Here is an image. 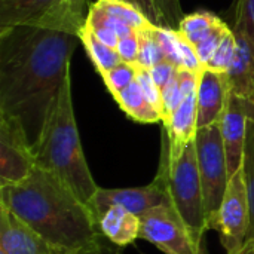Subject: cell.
Masks as SVG:
<instances>
[{
    "mask_svg": "<svg viewBox=\"0 0 254 254\" xmlns=\"http://www.w3.org/2000/svg\"><path fill=\"white\" fill-rule=\"evenodd\" d=\"M79 36L33 25L0 28V115L15 118L31 146L71 70Z\"/></svg>",
    "mask_w": 254,
    "mask_h": 254,
    "instance_id": "obj_1",
    "label": "cell"
},
{
    "mask_svg": "<svg viewBox=\"0 0 254 254\" xmlns=\"http://www.w3.org/2000/svg\"><path fill=\"white\" fill-rule=\"evenodd\" d=\"M0 204L34 229L55 254H79L101 235L88 205L37 165L21 183L0 186Z\"/></svg>",
    "mask_w": 254,
    "mask_h": 254,
    "instance_id": "obj_2",
    "label": "cell"
},
{
    "mask_svg": "<svg viewBox=\"0 0 254 254\" xmlns=\"http://www.w3.org/2000/svg\"><path fill=\"white\" fill-rule=\"evenodd\" d=\"M36 165L64 182L86 205L100 188L88 167L80 143L71 97V70L48 113L33 146Z\"/></svg>",
    "mask_w": 254,
    "mask_h": 254,
    "instance_id": "obj_3",
    "label": "cell"
},
{
    "mask_svg": "<svg viewBox=\"0 0 254 254\" xmlns=\"http://www.w3.org/2000/svg\"><path fill=\"white\" fill-rule=\"evenodd\" d=\"M158 174L165 180L170 205L182 217L196 244L204 246V237L208 231V225L195 141L190 143L177 159L171 161L168 156V138L162 129Z\"/></svg>",
    "mask_w": 254,
    "mask_h": 254,
    "instance_id": "obj_4",
    "label": "cell"
},
{
    "mask_svg": "<svg viewBox=\"0 0 254 254\" xmlns=\"http://www.w3.org/2000/svg\"><path fill=\"white\" fill-rule=\"evenodd\" d=\"M88 0H0V28L33 25L79 36Z\"/></svg>",
    "mask_w": 254,
    "mask_h": 254,
    "instance_id": "obj_5",
    "label": "cell"
},
{
    "mask_svg": "<svg viewBox=\"0 0 254 254\" xmlns=\"http://www.w3.org/2000/svg\"><path fill=\"white\" fill-rule=\"evenodd\" d=\"M195 149L210 231L231 180L220 124L199 128L195 137Z\"/></svg>",
    "mask_w": 254,
    "mask_h": 254,
    "instance_id": "obj_6",
    "label": "cell"
},
{
    "mask_svg": "<svg viewBox=\"0 0 254 254\" xmlns=\"http://www.w3.org/2000/svg\"><path fill=\"white\" fill-rule=\"evenodd\" d=\"M140 238L165 254H207L205 246L196 244L190 231L170 205H158L140 216Z\"/></svg>",
    "mask_w": 254,
    "mask_h": 254,
    "instance_id": "obj_7",
    "label": "cell"
},
{
    "mask_svg": "<svg viewBox=\"0 0 254 254\" xmlns=\"http://www.w3.org/2000/svg\"><path fill=\"white\" fill-rule=\"evenodd\" d=\"M249 198L244 168L232 174L219 213L210 231H216L226 254H237L247 241L249 232Z\"/></svg>",
    "mask_w": 254,
    "mask_h": 254,
    "instance_id": "obj_8",
    "label": "cell"
},
{
    "mask_svg": "<svg viewBox=\"0 0 254 254\" xmlns=\"http://www.w3.org/2000/svg\"><path fill=\"white\" fill-rule=\"evenodd\" d=\"M36 167L33 146L21 124L7 115H0V186L25 180Z\"/></svg>",
    "mask_w": 254,
    "mask_h": 254,
    "instance_id": "obj_9",
    "label": "cell"
},
{
    "mask_svg": "<svg viewBox=\"0 0 254 254\" xmlns=\"http://www.w3.org/2000/svg\"><path fill=\"white\" fill-rule=\"evenodd\" d=\"M170 204L165 180L162 176L156 174L152 183L140 188H119V189H104L98 188L91 201L88 202V208L91 210L97 225L101 214L110 207L119 205L127 208L128 211L141 216L150 208L158 205Z\"/></svg>",
    "mask_w": 254,
    "mask_h": 254,
    "instance_id": "obj_10",
    "label": "cell"
},
{
    "mask_svg": "<svg viewBox=\"0 0 254 254\" xmlns=\"http://www.w3.org/2000/svg\"><path fill=\"white\" fill-rule=\"evenodd\" d=\"M235 55L228 70L232 94L254 103V30L243 10H237L234 27Z\"/></svg>",
    "mask_w": 254,
    "mask_h": 254,
    "instance_id": "obj_11",
    "label": "cell"
},
{
    "mask_svg": "<svg viewBox=\"0 0 254 254\" xmlns=\"http://www.w3.org/2000/svg\"><path fill=\"white\" fill-rule=\"evenodd\" d=\"M252 118H254V103L231 92L226 110L220 121V131L231 177L243 167L247 127Z\"/></svg>",
    "mask_w": 254,
    "mask_h": 254,
    "instance_id": "obj_12",
    "label": "cell"
},
{
    "mask_svg": "<svg viewBox=\"0 0 254 254\" xmlns=\"http://www.w3.org/2000/svg\"><path fill=\"white\" fill-rule=\"evenodd\" d=\"M229 82L226 73L204 68L199 74L196 91L198 129L220 124L229 100Z\"/></svg>",
    "mask_w": 254,
    "mask_h": 254,
    "instance_id": "obj_13",
    "label": "cell"
},
{
    "mask_svg": "<svg viewBox=\"0 0 254 254\" xmlns=\"http://www.w3.org/2000/svg\"><path fill=\"white\" fill-rule=\"evenodd\" d=\"M0 252L4 254H55L52 247L34 229L1 204Z\"/></svg>",
    "mask_w": 254,
    "mask_h": 254,
    "instance_id": "obj_14",
    "label": "cell"
},
{
    "mask_svg": "<svg viewBox=\"0 0 254 254\" xmlns=\"http://www.w3.org/2000/svg\"><path fill=\"white\" fill-rule=\"evenodd\" d=\"M162 129L168 138V156L170 159H177L182 152L195 141L198 131V107H196V92L185 98V101L177 107V110L170 116L167 122L162 124Z\"/></svg>",
    "mask_w": 254,
    "mask_h": 254,
    "instance_id": "obj_15",
    "label": "cell"
},
{
    "mask_svg": "<svg viewBox=\"0 0 254 254\" xmlns=\"http://www.w3.org/2000/svg\"><path fill=\"white\" fill-rule=\"evenodd\" d=\"M98 229L110 243L122 249L134 244L140 238L141 220L140 216L124 207L115 205L101 214L98 219Z\"/></svg>",
    "mask_w": 254,
    "mask_h": 254,
    "instance_id": "obj_16",
    "label": "cell"
},
{
    "mask_svg": "<svg viewBox=\"0 0 254 254\" xmlns=\"http://www.w3.org/2000/svg\"><path fill=\"white\" fill-rule=\"evenodd\" d=\"M125 115L140 124H156L162 122V115L150 104L144 95L140 83L135 80L116 97H113Z\"/></svg>",
    "mask_w": 254,
    "mask_h": 254,
    "instance_id": "obj_17",
    "label": "cell"
},
{
    "mask_svg": "<svg viewBox=\"0 0 254 254\" xmlns=\"http://www.w3.org/2000/svg\"><path fill=\"white\" fill-rule=\"evenodd\" d=\"M79 40L83 43L94 67L97 68V71L103 76L107 71H110L112 68H115L116 65H119L122 63L119 54L116 49L104 45L103 42H100L94 33L85 25L80 33H79Z\"/></svg>",
    "mask_w": 254,
    "mask_h": 254,
    "instance_id": "obj_18",
    "label": "cell"
},
{
    "mask_svg": "<svg viewBox=\"0 0 254 254\" xmlns=\"http://www.w3.org/2000/svg\"><path fill=\"white\" fill-rule=\"evenodd\" d=\"M223 21L210 12H198L192 15H186L179 27V33L192 45L196 46L202 39H205L210 33H213L217 27H220Z\"/></svg>",
    "mask_w": 254,
    "mask_h": 254,
    "instance_id": "obj_19",
    "label": "cell"
},
{
    "mask_svg": "<svg viewBox=\"0 0 254 254\" xmlns=\"http://www.w3.org/2000/svg\"><path fill=\"white\" fill-rule=\"evenodd\" d=\"M243 168L246 176L247 198H249V232L247 240H254V118L249 121L247 127V140L244 149Z\"/></svg>",
    "mask_w": 254,
    "mask_h": 254,
    "instance_id": "obj_20",
    "label": "cell"
},
{
    "mask_svg": "<svg viewBox=\"0 0 254 254\" xmlns=\"http://www.w3.org/2000/svg\"><path fill=\"white\" fill-rule=\"evenodd\" d=\"M97 3L112 16L118 18L124 24L129 25L134 30H143L149 25H153L135 6L119 1V0H97Z\"/></svg>",
    "mask_w": 254,
    "mask_h": 254,
    "instance_id": "obj_21",
    "label": "cell"
},
{
    "mask_svg": "<svg viewBox=\"0 0 254 254\" xmlns=\"http://www.w3.org/2000/svg\"><path fill=\"white\" fill-rule=\"evenodd\" d=\"M155 27L156 25H149L143 30H138L140 52H138L137 65L144 70H150L156 64L167 61L164 57V52L159 46V42L155 36Z\"/></svg>",
    "mask_w": 254,
    "mask_h": 254,
    "instance_id": "obj_22",
    "label": "cell"
},
{
    "mask_svg": "<svg viewBox=\"0 0 254 254\" xmlns=\"http://www.w3.org/2000/svg\"><path fill=\"white\" fill-rule=\"evenodd\" d=\"M140 67L137 64H129V63H121L106 74H103V80L106 88L110 91L113 97H116L119 92H122L125 88H128L132 82L137 80Z\"/></svg>",
    "mask_w": 254,
    "mask_h": 254,
    "instance_id": "obj_23",
    "label": "cell"
},
{
    "mask_svg": "<svg viewBox=\"0 0 254 254\" xmlns=\"http://www.w3.org/2000/svg\"><path fill=\"white\" fill-rule=\"evenodd\" d=\"M155 36L159 42L165 60L173 63L177 68H183L182 51H180V33L177 30H171L165 27H155Z\"/></svg>",
    "mask_w": 254,
    "mask_h": 254,
    "instance_id": "obj_24",
    "label": "cell"
},
{
    "mask_svg": "<svg viewBox=\"0 0 254 254\" xmlns=\"http://www.w3.org/2000/svg\"><path fill=\"white\" fill-rule=\"evenodd\" d=\"M234 55H235V36H234V31L231 30L225 36L220 46L217 48V51L214 52V55L211 57V60L204 68H210L219 73H228L234 61Z\"/></svg>",
    "mask_w": 254,
    "mask_h": 254,
    "instance_id": "obj_25",
    "label": "cell"
},
{
    "mask_svg": "<svg viewBox=\"0 0 254 254\" xmlns=\"http://www.w3.org/2000/svg\"><path fill=\"white\" fill-rule=\"evenodd\" d=\"M231 31V28L223 22L220 27H217L213 33H210L205 39H202L196 46V55L202 64V67H205L208 64V61L211 60V57L214 55V52L217 51V48L220 46L222 40L225 39V36Z\"/></svg>",
    "mask_w": 254,
    "mask_h": 254,
    "instance_id": "obj_26",
    "label": "cell"
},
{
    "mask_svg": "<svg viewBox=\"0 0 254 254\" xmlns=\"http://www.w3.org/2000/svg\"><path fill=\"white\" fill-rule=\"evenodd\" d=\"M152 3L159 13L164 27L179 31L180 22L185 18L180 0H152Z\"/></svg>",
    "mask_w": 254,
    "mask_h": 254,
    "instance_id": "obj_27",
    "label": "cell"
},
{
    "mask_svg": "<svg viewBox=\"0 0 254 254\" xmlns=\"http://www.w3.org/2000/svg\"><path fill=\"white\" fill-rule=\"evenodd\" d=\"M177 74V73H176ZM185 95L179 86L177 76L162 89V124L170 119V116L177 110V107L185 101Z\"/></svg>",
    "mask_w": 254,
    "mask_h": 254,
    "instance_id": "obj_28",
    "label": "cell"
},
{
    "mask_svg": "<svg viewBox=\"0 0 254 254\" xmlns=\"http://www.w3.org/2000/svg\"><path fill=\"white\" fill-rule=\"evenodd\" d=\"M137 82L140 83L144 95L147 97V100L150 101V104L162 115V92L158 88V85L155 83V80L150 76L149 70H144L140 67L138 74H137Z\"/></svg>",
    "mask_w": 254,
    "mask_h": 254,
    "instance_id": "obj_29",
    "label": "cell"
},
{
    "mask_svg": "<svg viewBox=\"0 0 254 254\" xmlns=\"http://www.w3.org/2000/svg\"><path fill=\"white\" fill-rule=\"evenodd\" d=\"M116 51L122 60V63L137 64L138 52H140V37L138 31H134L132 34H128L122 37L116 46Z\"/></svg>",
    "mask_w": 254,
    "mask_h": 254,
    "instance_id": "obj_30",
    "label": "cell"
},
{
    "mask_svg": "<svg viewBox=\"0 0 254 254\" xmlns=\"http://www.w3.org/2000/svg\"><path fill=\"white\" fill-rule=\"evenodd\" d=\"M177 70H179V68H177L173 63H170V61H162V63L156 64L153 68H150L149 71H150L152 79L155 80V83L158 85V88H159L161 92H162V89L174 79Z\"/></svg>",
    "mask_w": 254,
    "mask_h": 254,
    "instance_id": "obj_31",
    "label": "cell"
},
{
    "mask_svg": "<svg viewBox=\"0 0 254 254\" xmlns=\"http://www.w3.org/2000/svg\"><path fill=\"white\" fill-rule=\"evenodd\" d=\"M119 1H125V3H129L132 6H135L153 25L156 27H164L162 21H161V16L159 13L156 12L152 0H119Z\"/></svg>",
    "mask_w": 254,
    "mask_h": 254,
    "instance_id": "obj_32",
    "label": "cell"
},
{
    "mask_svg": "<svg viewBox=\"0 0 254 254\" xmlns=\"http://www.w3.org/2000/svg\"><path fill=\"white\" fill-rule=\"evenodd\" d=\"M79 254H122L121 253V247L115 246L113 243H110L103 234L97 238V241L94 244H91L89 247H86L85 250H82Z\"/></svg>",
    "mask_w": 254,
    "mask_h": 254,
    "instance_id": "obj_33",
    "label": "cell"
},
{
    "mask_svg": "<svg viewBox=\"0 0 254 254\" xmlns=\"http://www.w3.org/2000/svg\"><path fill=\"white\" fill-rule=\"evenodd\" d=\"M86 25V24H85ZM92 33H94V36L100 40V42H103L104 45H107V46H110V48H113V49H116V46H118V43H119V36L118 34H115L112 30H109V28H104V27H89V25H86Z\"/></svg>",
    "mask_w": 254,
    "mask_h": 254,
    "instance_id": "obj_34",
    "label": "cell"
},
{
    "mask_svg": "<svg viewBox=\"0 0 254 254\" xmlns=\"http://www.w3.org/2000/svg\"><path fill=\"white\" fill-rule=\"evenodd\" d=\"M238 9L246 13L254 30V0H238Z\"/></svg>",
    "mask_w": 254,
    "mask_h": 254,
    "instance_id": "obj_35",
    "label": "cell"
},
{
    "mask_svg": "<svg viewBox=\"0 0 254 254\" xmlns=\"http://www.w3.org/2000/svg\"><path fill=\"white\" fill-rule=\"evenodd\" d=\"M237 254H254V240H247Z\"/></svg>",
    "mask_w": 254,
    "mask_h": 254,
    "instance_id": "obj_36",
    "label": "cell"
},
{
    "mask_svg": "<svg viewBox=\"0 0 254 254\" xmlns=\"http://www.w3.org/2000/svg\"><path fill=\"white\" fill-rule=\"evenodd\" d=\"M0 254H4V253H3V252H0Z\"/></svg>",
    "mask_w": 254,
    "mask_h": 254,
    "instance_id": "obj_37",
    "label": "cell"
}]
</instances>
